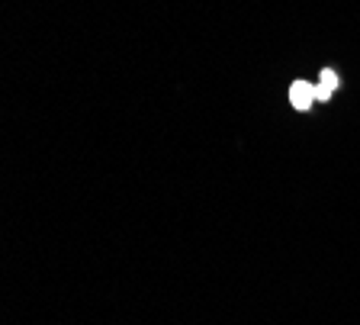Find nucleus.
<instances>
[{
	"instance_id": "nucleus-2",
	"label": "nucleus",
	"mask_w": 360,
	"mask_h": 325,
	"mask_svg": "<svg viewBox=\"0 0 360 325\" xmlns=\"http://www.w3.org/2000/svg\"><path fill=\"white\" fill-rule=\"evenodd\" d=\"M335 87H338V75L331 68H325L322 71V84H319V100H328L331 94H335Z\"/></svg>"
},
{
	"instance_id": "nucleus-1",
	"label": "nucleus",
	"mask_w": 360,
	"mask_h": 325,
	"mask_svg": "<svg viewBox=\"0 0 360 325\" xmlns=\"http://www.w3.org/2000/svg\"><path fill=\"white\" fill-rule=\"evenodd\" d=\"M315 100H319V87H315V84L296 81V84L290 87V103L296 106V110H309Z\"/></svg>"
}]
</instances>
